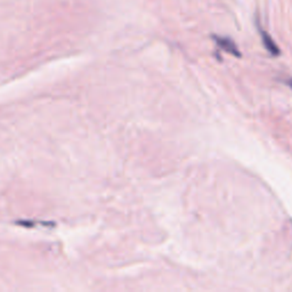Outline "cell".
I'll return each instance as SVG.
<instances>
[{"label":"cell","instance_id":"cell-1","mask_svg":"<svg viewBox=\"0 0 292 292\" xmlns=\"http://www.w3.org/2000/svg\"><path fill=\"white\" fill-rule=\"evenodd\" d=\"M213 38H215L217 45L223 48L224 51L231 53V54H233L234 56H240V52L237 50V46L231 40V39L222 37H213Z\"/></svg>","mask_w":292,"mask_h":292},{"label":"cell","instance_id":"cell-2","mask_svg":"<svg viewBox=\"0 0 292 292\" xmlns=\"http://www.w3.org/2000/svg\"><path fill=\"white\" fill-rule=\"evenodd\" d=\"M260 35L262 38V41H264V45L266 47V50L269 51L271 54L273 55H279L280 54V50L279 47L276 46V43L273 41V39L271 38V36L267 33L266 31L260 30Z\"/></svg>","mask_w":292,"mask_h":292},{"label":"cell","instance_id":"cell-3","mask_svg":"<svg viewBox=\"0 0 292 292\" xmlns=\"http://www.w3.org/2000/svg\"><path fill=\"white\" fill-rule=\"evenodd\" d=\"M288 85H289V86H290V87H291V88H292V79H291V80H289V81H288Z\"/></svg>","mask_w":292,"mask_h":292}]
</instances>
